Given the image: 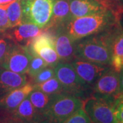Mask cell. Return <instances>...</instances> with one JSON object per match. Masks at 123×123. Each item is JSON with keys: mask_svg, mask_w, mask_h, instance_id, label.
<instances>
[{"mask_svg": "<svg viewBox=\"0 0 123 123\" xmlns=\"http://www.w3.org/2000/svg\"><path fill=\"white\" fill-rule=\"evenodd\" d=\"M114 114L118 123H123V94H120L114 101Z\"/></svg>", "mask_w": 123, "mask_h": 123, "instance_id": "cell-25", "label": "cell"}, {"mask_svg": "<svg viewBox=\"0 0 123 123\" xmlns=\"http://www.w3.org/2000/svg\"><path fill=\"white\" fill-rule=\"evenodd\" d=\"M105 6L117 15L122 17L123 14V0H107Z\"/></svg>", "mask_w": 123, "mask_h": 123, "instance_id": "cell-26", "label": "cell"}, {"mask_svg": "<svg viewBox=\"0 0 123 123\" xmlns=\"http://www.w3.org/2000/svg\"><path fill=\"white\" fill-rule=\"evenodd\" d=\"M31 53L26 45L15 43L10 44L1 65L3 68L19 74H27Z\"/></svg>", "mask_w": 123, "mask_h": 123, "instance_id": "cell-8", "label": "cell"}, {"mask_svg": "<svg viewBox=\"0 0 123 123\" xmlns=\"http://www.w3.org/2000/svg\"><path fill=\"white\" fill-rule=\"evenodd\" d=\"M82 108L92 123H118L114 114V101L91 94L84 100Z\"/></svg>", "mask_w": 123, "mask_h": 123, "instance_id": "cell-6", "label": "cell"}, {"mask_svg": "<svg viewBox=\"0 0 123 123\" xmlns=\"http://www.w3.org/2000/svg\"><path fill=\"white\" fill-rule=\"evenodd\" d=\"M70 20L69 0H53L52 16L45 31L64 26Z\"/></svg>", "mask_w": 123, "mask_h": 123, "instance_id": "cell-15", "label": "cell"}, {"mask_svg": "<svg viewBox=\"0 0 123 123\" xmlns=\"http://www.w3.org/2000/svg\"><path fill=\"white\" fill-rule=\"evenodd\" d=\"M84 100L68 92L53 95L49 105L40 114L38 123H63L83 106Z\"/></svg>", "mask_w": 123, "mask_h": 123, "instance_id": "cell-3", "label": "cell"}, {"mask_svg": "<svg viewBox=\"0 0 123 123\" xmlns=\"http://www.w3.org/2000/svg\"><path fill=\"white\" fill-rule=\"evenodd\" d=\"M33 54L41 57L49 66L55 67L60 62L55 47L53 32L44 31L33 39L27 46Z\"/></svg>", "mask_w": 123, "mask_h": 123, "instance_id": "cell-7", "label": "cell"}, {"mask_svg": "<svg viewBox=\"0 0 123 123\" xmlns=\"http://www.w3.org/2000/svg\"><path fill=\"white\" fill-rule=\"evenodd\" d=\"M54 76H55L54 67L48 66L45 67L42 70H40L34 77L31 78L30 81H31L34 84H40L52 78Z\"/></svg>", "mask_w": 123, "mask_h": 123, "instance_id": "cell-23", "label": "cell"}, {"mask_svg": "<svg viewBox=\"0 0 123 123\" xmlns=\"http://www.w3.org/2000/svg\"><path fill=\"white\" fill-rule=\"evenodd\" d=\"M53 97V95L47 94L35 88L28 95V98L31 104L40 115L47 110Z\"/></svg>", "mask_w": 123, "mask_h": 123, "instance_id": "cell-19", "label": "cell"}, {"mask_svg": "<svg viewBox=\"0 0 123 123\" xmlns=\"http://www.w3.org/2000/svg\"><path fill=\"white\" fill-rule=\"evenodd\" d=\"M48 66V64L41 58L31 53L30 62L29 65V69L27 71V74L30 78H32L38 73L42 70L45 67Z\"/></svg>", "mask_w": 123, "mask_h": 123, "instance_id": "cell-22", "label": "cell"}, {"mask_svg": "<svg viewBox=\"0 0 123 123\" xmlns=\"http://www.w3.org/2000/svg\"><path fill=\"white\" fill-rule=\"evenodd\" d=\"M10 113L29 123H38L40 116L39 113L31 104L28 97H26L15 110Z\"/></svg>", "mask_w": 123, "mask_h": 123, "instance_id": "cell-18", "label": "cell"}, {"mask_svg": "<svg viewBox=\"0 0 123 123\" xmlns=\"http://www.w3.org/2000/svg\"><path fill=\"white\" fill-rule=\"evenodd\" d=\"M0 123H29L23 120L21 118L15 116L10 112L3 111L0 116Z\"/></svg>", "mask_w": 123, "mask_h": 123, "instance_id": "cell-28", "label": "cell"}, {"mask_svg": "<svg viewBox=\"0 0 123 123\" xmlns=\"http://www.w3.org/2000/svg\"><path fill=\"white\" fill-rule=\"evenodd\" d=\"M117 24L107 30L75 42V58L110 66L112 43Z\"/></svg>", "mask_w": 123, "mask_h": 123, "instance_id": "cell-1", "label": "cell"}, {"mask_svg": "<svg viewBox=\"0 0 123 123\" xmlns=\"http://www.w3.org/2000/svg\"><path fill=\"white\" fill-rule=\"evenodd\" d=\"M63 123H92V122L81 107L73 114L71 115Z\"/></svg>", "mask_w": 123, "mask_h": 123, "instance_id": "cell-24", "label": "cell"}, {"mask_svg": "<svg viewBox=\"0 0 123 123\" xmlns=\"http://www.w3.org/2000/svg\"><path fill=\"white\" fill-rule=\"evenodd\" d=\"M6 7L7 5H0V32H4L10 28L6 12Z\"/></svg>", "mask_w": 123, "mask_h": 123, "instance_id": "cell-27", "label": "cell"}, {"mask_svg": "<svg viewBox=\"0 0 123 123\" xmlns=\"http://www.w3.org/2000/svg\"><path fill=\"white\" fill-rule=\"evenodd\" d=\"M34 88L49 95L57 94L64 92L62 86L58 81V79L55 77V76L44 82L34 84Z\"/></svg>", "mask_w": 123, "mask_h": 123, "instance_id": "cell-21", "label": "cell"}, {"mask_svg": "<svg viewBox=\"0 0 123 123\" xmlns=\"http://www.w3.org/2000/svg\"><path fill=\"white\" fill-rule=\"evenodd\" d=\"M6 12L10 28H14L22 23L23 14L21 0H14L7 4Z\"/></svg>", "mask_w": 123, "mask_h": 123, "instance_id": "cell-20", "label": "cell"}, {"mask_svg": "<svg viewBox=\"0 0 123 123\" xmlns=\"http://www.w3.org/2000/svg\"><path fill=\"white\" fill-rule=\"evenodd\" d=\"M69 5L70 20L108 9L98 0H69Z\"/></svg>", "mask_w": 123, "mask_h": 123, "instance_id": "cell-13", "label": "cell"}, {"mask_svg": "<svg viewBox=\"0 0 123 123\" xmlns=\"http://www.w3.org/2000/svg\"><path fill=\"white\" fill-rule=\"evenodd\" d=\"M110 66L118 73L123 69V27L120 20L117 24L112 43Z\"/></svg>", "mask_w": 123, "mask_h": 123, "instance_id": "cell-16", "label": "cell"}, {"mask_svg": "<svg viewBox=\"0 0 123 123\" xmlns=\"http://www.w3.org/2000/svg\"><path fill=\"white\" fill-rule=\"evenodd\" d=\"M14 28L9 34L10 38L13 40L17 43L25 42L26 46H28L32 40L45 31L43 28L30 23H22Z\"/></svg>", "mask_w": 123, "mask_h": 123, "instance_id": "cell-14", "label": "cell"}, {"mask_svg": "<svg viewBox=\"0 0 123 123\" xmlns=\"http://www.w3.org/2000/svg\"><path fill=\"white\" fill-rule=\"evenodd\" d=\"M110 9L97 13L71 19L64 25L65 30L73 42L97 34L115 26L120 20Z\"/></svg>", "mask_w": 123, "mask_h": 123, "instance_id": "cell-2", "label": "cell"}, {"mask_svg": "<svg viewBox=\"0 0 123 123\" xmlns=\"http://www.w3.org/2000/svg\"><path fill=\"white\" fill-rule=\"evenodd\" d=\"M14 0H0V5H7Z\"/></svg>", "mask_w": 123, "mask_h": 123, "instance_id": "cell-31", "label": "cell"}, {"mask_svg": "<svg viewBox=\"0 0 123 123\" xmlns=\"http://www.w3.org/2000/svg\"><path fill=\"white\" fill-rule=\"evenodd\" d=\"M54 71L55 76L62 86L64 92L75 95L83 100L87 98L86 96L87 92L92 93V90L79 78L70 62H59L54 67ZM89 94L91 95L90 93Z\"/></svg>", "mask_w": 123, "mask_h": 123, "instance_id": "cell-5", "label": "cell"}, {"mask_svg": "<svg viewBox=\"0 0 123 123\" xmlns=\"http://www.w3.org/2000/svg\"><path fill=\"white\" fill-rule=\"evenodd\" d=\"M10 44L5 39H0V64L2 62L6 54L7 53Z\"/></svg>", "mask_w": 123, "mask_h": 123, "instance_id": "cell-29", "label": "cell"}, {"mask_svg": "<svg viewBox=\"0 0 123 123\" xmlns=\"http://www.w3.org/2000/svg\"><path fill=\"white\" fill-rule=\"evenodd\" d=\"M27 83L26 74H19L7 69H0V92H8Z\"/></svg>", "mask_w": 123, "mask_h": 123, "instance_id": "cell-17", "label": "cell"}, {"mask_svg": "<svg viewBox=\"0 0 123 123\" xmlns=\"http://www.w3.org/2000/svg\"><path fill=\"white\" fill-rule=\"evenodd\" d=\"M34 89V84L31 81L27 82L20 88L6 92L0 98V110L11 112L14 110Z\"/></svg>", "mask_w": 123, "mask_h": 123, "instance_id": "cell-12", "label": "cell"}, {"mask_svg": "<svg viewBox=\"0 0 123 123\" xmlns=\"http://www.w3.org/2000/svg\"><path fill=\"white\" fill-rule=\"evenodd\" d=\"M119 79H120V94H123V69L119 73Z\"/></svg>", "mask_w": 123, "mask_h": 123, "instance_id": "cell-30", "label": "cell"}, {"mask_svg": "<svg viewBox=\"0 0 123 123\" xmlns=\"http://www.w3.org/2000/svg\"><path fill=\"white\" fill-rule=\"evenodd\" d=\"M55 47L60 62H70L75 58V42L68 36L64 26L55 28Z\"/></svg>", "mask_w": 123, "mask_h": 123, "instance_id": "cell-11", "label": "cell"}, {"mask_svg": "<svg viewBox=\"0 0 123 123\" xmlns=\"http://www.w3.org/2000/svg\"><path fill=\"white\" fill-rule=\"evenodd\" d=\"M73 67L84 84L92 92V87L101 75L110 66L99 64L75 58L70 62Z\"/></svg>", "mask_w": 123, "mask_h": 123, "instance_id": "cell-10", "label": "cell"}, {"mask_svg": "<svg viewBox=\"0 0 123 123\" xmlns=\"http://www.w3.org/2000/svg\"><path fill=\"white\" fill-rule=\"evenodd\" d=\"M98 1H100V2H101L105 6V2L107 1V0H98Z\"/></svg>", "mask_w": 123, "mask_h": 123, "instance_id": "cell-32", "label": "cell"}, {"mask_svg": "<svg viewBox=\"0 0 123 123\" xmlns=\"http://www.w3.org/2000/svg\"><path fill=\"white\" fill-rule=\"evenodd\" d=\"M92 94L115 101L120 94L118 72L110 66L94 84Z\"/></svg>", "mask_w": 123, "mask_h": 123, "instance_id": "cell-9", "label": "cell"}, {"mask_svg": "<svg viewBox=\"0 0 123 123\" xmlns=\"http://www.w3.org/2000/svg\"><path fill=\"white\" fill-rule=\"evenodd\" d=\"M23 23H30L46 30L53 10V0H21Z\"/></svg>", "mask_w": 123, "mask_h": 123, "instance_id": "cell-4", "label": "cell"}]
</instances>
